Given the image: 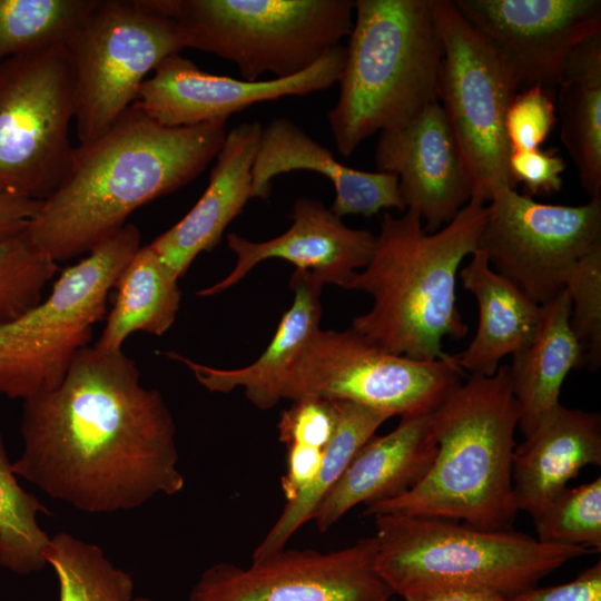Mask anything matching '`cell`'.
Here are the masks:
<instances>
[{
	"instance_id": "cell-1",
	"label": "cell",
	"mask_w": 601,
	"mask_h": 601,
	"mask_svg": "<svg viewBox=\"0 0 601 601\" xmlns=\"http://www.w3.org/2000/svg\"><path fill=\"white\" fill-rule=\"evenodd\" d=\"M17 476L87 513L142 506L183 491L176 425L122 349L82 348L52 391L23 401Z\"/></svg>"
},
{
	"instance_id": "cell-2",
	"label": "cell",
	"mask_w": 601,
	"mask_h": 601,
	"mask_svg": "<svg viewBox=\"0 0 601 601\" xmlns=\"http://www.w3.org/2000/svg\"><path fill=\"white\" fill-rule=\"evenodd\" d=\"M226 134L224 120L165 127L131 106L101 136L75 147L66 179L41 201L27 236L57 263L88 254L134 210L199 176Z\"/></svg>"
},
{
	"instance_id": "cell-3",
	"label": "cell",
	"mask_w": 601,
	"mask_h": 601,
	"mask_svg": "<svg viewBox=\"0 0 601 601\" xmlns=\"http://www.w3.org/2000/svg\"><path fill=\"white\" fill-rule=\"evenodd\" d=\"M486 218L487 204L473 198L433 233L411 210L398 217L385 211L371 260L345 287L373 298L351 328L391 354L446 357L443 338L461 339L469 332L456 304V277L476 250Z\"/></svg>"
},
{
	"instance_id": "cell-4",
	"label": "cell",
	"mask_w": 601,
	"mask_h": 601,
	"mask_svg": "<svg viewBox=\"0 0 601 601\" xmlns=\"http://www.w3.org/2000/svg\"><path fill=\"white\" fill-rule=\"evenodd\" d=\"M519 410L509 365L471 374L434 410L437 452L424 475L401 495L367 505L364 515L402 514L462 521L509 531L519 512L512 457Z\"/></svg>"
},
{
	"instance_id": "cell-5",
	"label": "cell",
	"mask_w": 601,
	"mask_h": 601,
	"mask_svg": "<svg viewBox=\"0 0 601 601\" xmlns=\"http://www.w3.org/2000/svg\"><path fill=\"white\" fill-rule=\"evenodd\" d=\"M354 16L338 99L327 114L346 157L437 100L443 56L431 0H355Z\"/></svg>"
},
{
	"instance_id": "cell-6",
	"label": "cell",
	"mask_w": 601,
	"mask_h": 601,
	"mask_svg": "<svg viewBox=\"0 0 601 601\" xmlns=\"http://www.w3.org/2000/svg\"><path fill=\"white\" fill-rule=\"evenodd\" d=\"M374 524L375 570L405 601L454 590L509 598L590 553L582 546L545 544L513 529L486 531L444 518L381 514Z\"/></svg>"
},
{
	"instance_id": "cell-7",
	"label": "cell",
	"mask_w": 601,
	"mask_h": 601,
	"mask_svg": "<svg viewBox=\"0 0 601 601\" xmlns=\"http://www.w3.org/2000/svg\"><path fill=\"white\" fill-rule=\"evenodd\" d=\"M186 48L233 62L244 80L297 75L348 37L355 0H151Z\"/></svg>"
},
{
	"instance_id": "cell-8",
	"label": "cell",
	"mask_w": 601,
	"mask_h": 601,
	"mask_svg": "<svg viewBox=\"0 0 601 601\" xmlns=\"http://www.w3.org/2000/svg\"><path fill=\"white\" fill-rule=\"evenodd\" d=\"M140 242L139 228L127 223L63 269L47 298L0 325V394L24 401L62 382L77 354L89 346L109 293Z\"/></svg>"
},
{
	"instance_id": "cell-9",
	"label": "cell",
	"mask_w": 601,
	"mask_h": 601,
	"mask_svg": "<svg viewBox=\"0 0 601 601\" xmlns=\"http://www.w3.org/2000/svg\"><path fill=\"white\" fill-rule=\"evenodd\" d=\"M443 56L437 100L457 145L472 198L489 203L515 188L504 119L519 91L513 71L452 0H431Z\"/></svg>"
},
{
	"instance_id": "cell-10",
	"label": "cell",
	"mask_w": 601,
	"mask_h": 601,
	"mask_svg": "<svg viewBox=\"0 0 601 601\" xmlns=\"http://www.w3.org/2000/svg\"><path fill=\"white\" fill-rule=\"evenodd\" d=\"M65 48L79 144L106 132L136 101L148 75L186 49L176 22L151 0H98Z\"/></svg>"
},
{
	"instance_id": "cell-11",
	"label": "cell",
	"mask_w": 601,
	"mask_h": 601,
	"mask_svg": "<svg viewBox=\"0 0 601 601\" xmlns=\"http://www.w3.org/2000/svg\"><path fill=\"white\" fill-rule=\"evenodd\" d=\"M75 93L65 46L0 62V195L45 200L66 179Z\"/></svg>"
},
{
	"instance_id": "cell-12",
	"label": "cell",
	"mask_w": 601,
	"mask_h": 601,
	"mask_svg": "<svg viewBox=\"0 0 601 601\" xmlns=\"http://www.w3.org/2000/svg\"><path fill=\"white\" fill-rule=\"evenodd\" d=\"M462 374L450 354L416 361L385 352L352 328H319L287 377L282 398L347 401L402 417L433 412Z\"/></svg>"
},
{
	"instance_id": "cell-13",
	"label": "cell",
	"mask_w": 601,
	"mask_h": 601,
	"mask_svg": "<svg viewBox=\"0 0 601 601\" xmlns=\"http://www.w3.org/2000/svg\"><path fill=\"white\" fill-rule=\"evenodd\" d=\"M601 244V198L543 204L513 188L487 204L476 249L492 268L542 305L565 288L575 264Z\"/></svg>"
},
{
	"instance_id": "cell-14",
	"label": "cell",
	"mask_w": 601,
	"mask_h": 601,
	"mask_svg": "<svg viewBox=\"0 0 601 601\" xmlns=\"http://www.w3.org/2000/svg\"><path fill=\"white\" fill-rule=\"evenodd\" d=\"M377 541L329 552L283 549L249 566L218 562L203 571L189 601H390L375 570Z\"/></svg>"
},
{
	"instance_id": "cell-15",
	"label": "cell",
	"mask_w": 601,
	"mask_h": 601,
	"mask_svg": "<svg viewBox=\"0 0 601 601\" xmlns=\"http://www.w3.org/2000/svg\"><path fill=\"white\" fill-rule=\"evenodd\" d=\"M461 14L502 56L519 90L553 93L569 57L601 33L600 0H454Z\"/></svg>"
},
{
	"instance_id": "cell-16",
	"label": "cell",
	"mask_w": 601,
	"mask_h": 601,
	"mask_svg": "<svg viewBox=\"0 0 601 601\" xmlns=\"http://www.w3.org/2000/svg\"><path fill=\"white\" fill-rule=\"evenodd\" d=\"M346 48L329 49L308 69L288 78L247 81L208 73L179 53L164 59L131 105L165 127L224 120L252 105L331 88L339 79Z\"/></svg>"
},
{
	"instance_id": "cell-17",
	"label": "cell",
	"mask_w": 601,
	"mask_h": 601,
	"mask_svg": "<svg viewBox=\"0 0 601 601\" xmlns=\"http://www.w3.org/2000/svg\"><path fill=\"white\" fill-rule=\"evenodd\" d=\"M375 166L397 177L406 210L425 223L427 233L449 224L472 199L469 177L439 100L378 134Z\"/></svg>"
},
{
	"instance_id": "cell-18",
	"label": "cell",
	"mask_w": 601,
	"mask_h": 601,
	"mask_svg": "<svg viewBox=\"0 0 601 601\" xmlns=\"http://www.w3.org/2000/svg\"><path fill=\"white\" fill-rule=\"evenodd\" d=\"M292 225L282 235L252 242L229 233L227 244L236 256L234 269L221 280L200 289L197 295L208 297L220 294L239 283L256 265L270 258L292 263L296 269L313 273L322 284L345 289L357 269L372 258L376 236L366 229L343 224L321 200L297 199L290 214Z\"/></svg>"
},
{
	"instance_id": "cell-19",
	"label": "cell",
	"mask_w": 601,
	"mask_h": 601,
	"mask_svg": "<svg viewBox=\"0 0 601 601\" xmlns=\"http://www.w3.org/2000/svg\"><path fill=\"white\" fill-rule=\"evenodd\" d=\"M294 170L319 173L333 184L335 199L329 209L339 218L371 217L390 208L406 210L395 175L348 167L292 120L275 118L262 129L252 168V198L267 200L273 179Z\"/></svg>"
},
{
	"instance_id": "cell-20",
	"label": "cell",
	"mask_w": 601,
	"mask_h": 601,
	"mask_svg": "<svg viewBox=\"0 0 601 601\" xmlns=\"http://www.w3.org/2000/svg\"><path fill=\"white\" fill-rule=\"evenodd\" d=\"M437 452L434 411L402 416L382 436H372L336 484L316 506L312 520L319 532L331 529L351 509L401 495L418 483Z\"/></svg>"
},
{
	"instance_id": "cell-21",
	"label": "cell",
	"mask_w": 601,
	"mask_h": 601,
	"mask_svg": "<svg viewBox=\"0 0 601 601\" xmlns=\"http://www.w3.org/2000/svg\"><path fill=\"white\" fill-rule=\"evenodd\" d=\"M258 121L230 129L216 156L206 190L194 207L149 246L183 277L195 258L211 250L252 198V168L262 134Z\"/></svg>"
},
{
	"instance_id": "cell-22",
	"label": "cell",
	"mask_w": 601,
	"mask_h": 601,
	"mask_svg": "<svg viewBox=\"0 0 601 601\" xmlns=\"http://www.w3.org/2000/svg\"><path fill=\"white\" fill-rule=\"evenodd\" d=\"M601 464V416L561 403L515 446L512 491L531 516L568 487L587 465Z\"/></svg>"
},
{
	"instance_id": "cell-23",
	"label": "cell",
	"mask_w": 601,
	"mask_h": 601,
	"mask_svg": "<svg viewBox=\"0 0 601 601\" xmlns=\"http://www.w3.org/2000/svg\"><path fill=\"white\" fill-rule=\"evenodd\" d=\"M322 287V282L313 273L295 269L290 277L294 293L292 306L280 318L263 354L245 367L219 370L174 352H166V356L184 363L208 391L228 393L242 387L247 400L257 408L269 410L282 400L287 377L319 329Z\"/></svg>"
},
{
	"instance_id": "cell-24",
	"label": "cell",
	"mask_w": 601,
	"mask_h": 601,
	"mask_svg": "<svg viewBox=\"0 0 601 601\" xmlns=\"http://www.w3.org/2000/svg\"><path fill=\"white\" fill-rule=\"evenodd\" d=\"M571 300L565 288L540 305L534 335L512 355L509 365L518 404V427L528 437L560 404L568 374L583 367V353L571 327Z\"/></svg>"
},
{
	"instance_id": "cell-25",
	"label": "cell",
	"mask_w": 601,
	"mask_h": 601,
	"mask_svg": "<svg viewBox=\"0 0 601 601\" xmlns=\"http://www.w3.org/2000/svg\"><path fill=\"white\" fill-rule=\"evenodd\" d=\"M457 276L475 297L479 322L470 344L453 358L462 371L491 376L505 356H512L532 338L540 305L496 273L477 249Z\"/></svg>"
},
{
	"instance_id": "cell-26",
	"label": "cell",
	"mask_w": 601,
	"mask_h": 601,
	"mask_svg": "<svg viewBox=\"0 0 601 601\" xmlns=\"http://www.w3.org/2000/svg\"><path fill=\"white\" fill-rule=\"evenodd\" d=\"M558 88L561 141L585 194L601 198V33L574 49Z\"/></svg>"
},
{
	"instance_id": "cell-27",
	"label": "cell",
	"mask_w": 601,
	"mask_h": 601,
	"mask_svg": "<svg viewBox=\"0 0 601 601\" xmlns=\"http://www.w3.org/2000/svg\"><path fill=\"white\" fill-rule=\"evenodd\" d=\"M178 279L149 245L140 247L116 283V300L93 346L118 352L136 332L164 335L179 311Z\"/></svg>"
},
{
	"instance_id": "cell-28",
	"label": "cell",
	"mask_w": 601,
	"mask_h": 601,
	"mask_svg": "<svg viewBox=\"0 0 601 601\" xmlns=\"http://www.w3.org/2000/svg\"><path fill=\"white\" fill-rule=\"evenodd\" d=\"M336 427L314 480L293 501L286 502L279 518L254 550L252 561L262 560L283 549L307 521L323 497L341 479L346 467L390 417L373 408L347 401H333Z\"/></svg>"
},
{
	"instance_id": "cell-29",
	"label": "cell",
	"mask_w": 601,
	"mask_h": 601,
	"mask_svg": "<svg viewBox=\"0 0 601 601\" xmlns=\"http://www.w3.org/2000/svg\"><path fill=\"white\" fill-rule=\"evenodd\" d=\"M45 560L57 577L59 601H131L134 579L104 550L69 533L50 536Z\"/></svg>"
},
{
	"instance_id": "cell-30",
	"label": "cell",
	"mask_w": 601,
	"mask_h": 601,
	"mask_svg": "<svg viewBox=\"0 0 601 601\" xmlns=\"http://www.w3.org/2000/svg\"><path fill=\"white\" fill-rule=\"evenodd\" d=\"M98 0H0V62L66 46Z\"/></svg>"
},
{
	"instance_id": "cell-31",
	"label": "cell",
	"mask_w": 601,
	"mask_h": 601,
	"mask_svg": "<svg viewBox=\"0 0 601 601\" xmlns=\"http://www.w3.org/2000/svg\"><path fill=\"white\" fill-rule=\"evenodd\" d=\"M49 513L17 480L0 432V566L19 575L41 571L50 536L37 521Z\"/></svg>"
},
{
	"instance_id": "cell-32",
	"label": "cell",
	"mask_w": 601,
	"mask_h": 601,
	"mask_svg": "<svg viewBox=\"0 0 601 601\" xmlns=\"http://www.w3.org/2000/svg\"><path fill=\"white\" fill-rule=\"evenodd\" d=\"M538 541L601 550V479L565 487L532 515Z\"/></svg>"
},
{
	"instance_id": "cell-33",
	"label": "cell",
	"mask_w": 601,
	"mask_h": 601,
	"mask_svg": "<svg viewBox=\"0 0 601 601\" xmlns=\"http://www.w3.org/2000/svg\"><path fill=\"white\" fill-rule=\"evenodd\" d=\"M57 262L21 234L0 240V325L14 321L43 298Z\"/></svg>"
},
{
	"instance_id": "cell-34",
	"label": "cell",
	"mask_w": 601,
	"mask_h": 601,
	"mask_svg": "<svg viewBox=\"0 0 601 601\" xmlns=\"http://www.w3.org/2000/svg\"><path fill=\"white\" fill-rule=\"evenodd\" d=\"M571 300V327L583 353V366L601 365V244L573 267L565 284Z\"/></svg>"
},
{
	"instance_id": "cell-35",
	"label": "cell",
	"mask_w": 601,
	"mask_h": 601,
	"mask_svg": "<svg viewBox=\"0 0 601 601\" xmlns=\"http://www.w3.org/2000/svg\"><path fill=\"white\" fill-rule=\"evenodd\" d=\"M333 401L305 397L280 414L279 440L287 453L323 459L336 427Z\"/></svg>"
},
{
	"instance_id": "cell-36",
	"label": "cell",
	"mask_w": 601,
	"mask_h": 601,
	"mask_svg": "<svg viewBox=\"0 0 601 601\" xmlns=\"http://www.w3.org/2000/svg\"><path fill=\"white\" fill-rule=\"evenodd\" d=\"M556 122L552 92L539 86L518 91L504 119L510 150L539 149L553 131Z\"/></svg>"
},
{
	"instance_id": "cell-37",
	"label": "cell",
	"mask_w": 601,
	"mask_h": 601,
	"mask_svg": "<svg viewBox=\"0 0 601 601\" xmlns=\"http://www.w3.org/2000/svg\"><path fill=\"white\" fill-rule=\"evenodd\" d=\"M568 164L556 149L510 151L509 170L514 185L521 183L523 195L550 197L563 186Z\"/></svg>"
},
{
	"instance_id": "cell-38",
	"label": "cell",
	"mask_w": 601,
	"mask_h": 601,
	"mask_svg": "<svg viewBox=\"0 0 601 601\" xmlns=\"http://www.w3.org/2000/svg\"><path fill=\"white\" fill-rule=\"evenodd\" d=\"M506 601H601V561L584 569L573 580L551 587H533Z\"/></svg>"
},
{
	"instance_id": "cell-39",
	"label": "cell",
	"mask_w": 601,
	"mask_h": 601,
	"mask_svg": "<svg viewBox=\"0 0 601 601\" xmlns=\"http://www.w3.org/2000/svg\"><path fill=\"white\" fill-rule=\"evenodd\" d=\"M41 201L0 195V240L23 233Z\"/></svg>"
},
{
	"instance_id": "cell-40",
	"label": "cell",
	"mask_w": 601,
	"mask_h": 601,
	"mask_svg": "<svg viewBox=\"0 0 601 601\" xmlns=\"http://www.w3.org/2000/svg\"><path fill=\"white\" fill-rule=\"evenodd\" d=\"M408 601H506V598L490 591L454 590Z\"/></svg>"
},
{
	"instance_id": "cell-41",
	"label": "cell",
	"mask_w": 601,
	"mask_h": 601,
	"mask_svg": "<svg viewBox=\"0 0 601 601\" xmlns=\"http://www.w3.org/2000/svg\"><path fill=\"white\" fill-rule=\"evenodd\" d=\"M131 601H154L147 597H137V598H134Z\"/></svg>"
}]
</instances>
